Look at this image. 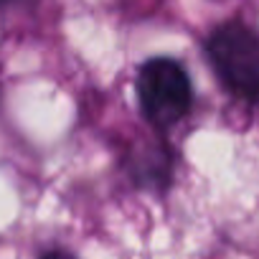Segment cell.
Instances as JSON below:
<instances>
[{
  "mask_svg": "<svg viewBox=\"0 0 259 259\" xmlns=\"http://www.w3.org/2000/svg\"><path fill=\"white\" fill-rule=\"evenodd\" d=\"M208 59L224 87L244 99L259 102V36L244 23H224L206 41Z\"/></svg>",
  "mask_w": 259,
  "mask_h": 259,
  "instance_id": "1",
  "label": "cell"
},
{
  "mask_svg": "<svg viewBox=\"0 0 259 259\" xmlns=\"http://www.w3.org/2000/svg\"><path fill=\"white\" fill-rule=\"evenodd\" d=\"M38 259H74L69 251H61V249H51V251H44Z\"/></svg>",
  "mask_w": 259,
  "mask_h": 259,
  "instance_id": "3",
  "label": "cell"
},
{
  "mask_svg": "<svg viewBox=\"0 0 259 259\" xmlns=\"http://www.w3.org/2000/svg\"><path fill=\"white\" fill-rule=\"evenodd\" d=\"M16 3H23V0H0V6H16Z\"/></svg>",
  "mask_w": 259,
  "mask_h": 259,
  "instance_id": "4",
  "label": "cell"
},
{
  "mask_svg": "<svg viewBox=\"0 0 259 259\" xmlns=\"http://www.w3.org/2000/svg\"><path fill=\"white\" fill-rule=\"evenodd\" d=\"M138 94L143 114L150 124L168 130L181 122L193 102L191 79L176 59H150L138 74Z\"/></svg>",
  "mask_w": 259,
  "mask_h": 259,
  "instance_id": "2",
  "label": "cell"
}]
</instances>
